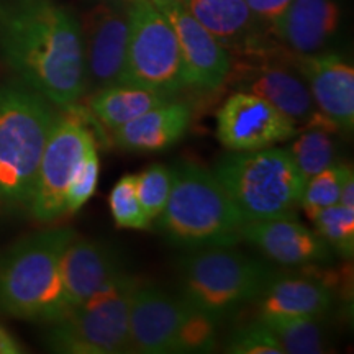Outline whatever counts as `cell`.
<instances>
[{
    "label": "cell",
    "instance_id": "31",
    "mask_svg": "<svg viewBox=\"0 0 354 354\" xmlns=\"http://www.w3.org/2000/svg\"><path fill=\"white\" fill-rule=\"evenodd\" d=\"M100 174L99 149H94L82 159L66 194V214H76L91 201L97 190Z\"/></svg>",
    "mask_w": 354,
    "mask_h": 354
},
{
    "label": "cell",
    "instance_id": "23",
    "mask_svg": "<svg viewBox=\"0 0 354 354\" xmlns=\"http://www.w3.org/2000/svg\"><path fill=\"white\" fill-rule=\"evenodd\" d=\"M272 331L284 353L320 354L326 351L322 317H258Z\"/></svg>",
    "mask_w": 354,
    "mask_h": 354
},
{
    "label": "cell",
    "instance_id": "19",
    "mask_svg": "<svg viewBox=\"0 0 354 354\" xmlns=\"http://www.w3.org/2000/svg\"><path fill=\"white\" fill-rule=\"evenodd\" d=\"M190 122L189 104L169 99L112 131L113 141L128 153H161L184 138Z\"/></svg>",
    "mask_w": 354,
    "mask_h": 354
},
{
    "label": "cell",
    "instance_id": "34",
    "mask_svg": "<svg viewBox=\"0 0 354 354\" xmlns=\"http://www.w3.org/2000/svg\"><path fill=\"white\" fill-rule=\"evenodd\" d=\"M338 203H342L344 207H353L354 209V174L348 176V179L344 180Z\"/></svg>",
    "mask_w": 354,
    "mask_h": 354
},
{
    "label": "cell",
    "instance_id": "20",
    "mask_svg": "<svg viewBox=\"0 0 354 354\" xmlns=\"http://www.w3.org/2000/svg\"><path fill=\"white\" fill-rule=\"evenodd\" d=\"M339 20L335 0H294L271 32L292 55H313L335 37Z\"/></svg>",
    "mask_w": 354,
    "mask_h": 354
},
{
    "label": "cell",
    "instance_id": "4",
    "mask_svg": "<svg viewBox=\"0 0 354 354\" xmlns=\"http://www.w3.org/2000/svg\"><path fill=\"white\" fill-rule=\"evenodd\" d=\"M53 104L25 84L0 86V207H28L48 136Z\"/></svg>",
    "mask_w": 354,
    "mask_h": 354
},
{
    "label": "cell",
    "instance_id": "5",
    "mask_svg": "<svg viewBox=\"0 0 354 354\" xmlns=\"http://www.w3.org/2000/svg\"><path fill=\"white\" fill-rule=\"evenodd\" d=\"M245 221L294 216L305 179L282 148L240 151L221 158L214 169Z\"/></svg>",
    "mask_w": 354,
    "mask_h": 354
},
{
    "label": "cell",
    "instance_id": "24",
    "mask_svg": "<svg viewBox=\"0 0 354 354\" xmlns=\"http://www.w3.org/2000/svg\"><path fill=\"white\" fill-rule=\"evenodd\" d=\"M333 135L335 131L326 130V128L312 127L302 128L294 136L295 140L292 141L287 151L290 153L305 183L310 177L335 165L336 141Z\"/></svg>",
    "mask_w": 354,
    "mask_h": 354
},
{
    "label": "cell",
    "instance_id": "15",
    "mask_svg": "<svg viewBox=\"0 0 354 354\" xmlns=\"http://www.w3.org/2000/svg\"><path fill=\"white\" fill-rule=\"evenodd\" d=\"M130 274L122 254L109 243L74 236L61 259V276L71 308L112 290Z\"/></svg>",
    "mask_w": 354,
    "mask_h": 354
},
{
    "label": "cell",
    "instance_id": "9",
    "mask_svg": "<svg viewBox=\"0 0 354 354\" xmlns=\"http://www.w3.org/2000/svg\"><path fill=\"white\" fill-rule=\"evenodd\" d=\"M120 84L171 99L189 87L174 30L151 0L130 2V33Z\"/></svg>",
    "mask_w": 354,
    "mask_h": 354
},
{
    "label": "cell",
    "instance_id": "29",
    "mask_svg": "<svg viewBox=\"0 0 354 354\" xmlns=\"http://www.w3.org/2000/svg\"><path fill=\"white\" fill-rule=\"evenodd\" d=\"M136 196L140 198L146 216L154 221L165 210L171 194L172 171L165 165H151L135 174Z\"/></svg>",
    "mask_w": 354,
    "mask_h": 354
},
{
    "label": "cell",
    "instance_id": "18",
    "mask_svg": "<svg viewBox=\"0 0 354 354\" xmlns=\"http://www.w3.org/2000/svg\"><path fill=\"white\" fill-rule=\"evenodd\" d=\"M241 240L254 246L272 263L300 268L326 263L331 250L325 241L295 216L246 221Z\"/></svg>",
    "mask_w": 354,
    "mask_h": 354
},
{
    "label": "cell",
    "instance_id": "28",
    "mask_svg": "<svg viewBox=\"0 0 354 354\" xmlns=\"http://www.w3.org/2000/svg\"><path fill=\"white\" fill-rule=\"evenodd\" d=\"M109 209L118 228L148 230L151 225L136 196L135 174H125L117 180L109 194Z\"/></svg>",
    "mask_w": 354,
    "mask_h": 354
},
{
    "label": "cell",
    "instance_id": "7",
    "mask_svg": "<svg viewBox=\"0 0 354 354\" xmlns=\"http://www.w3.org/2000/svg\"><path fill=\"white\" fill-rule=\"evenodd\" d=\"M57 113L44 146L35 179L30 214L39 223H51L66 215V194L82 159L97 148L95 118L77 102ZM102 133V131H100Z\"/></svg>",
    "mask_w": 354,
    "mask_h": 354
},
{
    "label": "cell",
    "instance_id": "35",
    "mask_svg": "<svg viewBox=\"0 0 354 354\" xmlns=\"http://www.w3.org/2000/svg\"><path fill=\"white\" fill-rule=\"evenodd\" d=\"M127 2H136V0H127Z\"/></svg>",
    "mask_w": 354,
    "mask_h": 354
},
{
    "label": "cell",
    "instance_id": "26",
    "mask_svg": "<svg viewBox=\"0 0 354 354\" xmlns=\"http://www.w3.org/2000/svg\"><path fill=\"white\" fill-rule=\"evenodd\" d=\"M351 174V166L333 165L318 172L313 177H310L307 183H305L299 203V207H302L304 214L312 220L320 210L338 203L344 180Z\"/></svg>",
    "mask_w": 354,
    "mask_h": 354
},
{
    "label": "cell",
    "instance_id": "6",
    "mask_svg": "<svg viewBox=\"0 0 354 354\" xmlns=\"http://www.w3.org/2000/svg\"><path fill=\"white\" fill-rule=\"evenodd\" d=\"M179 272L180 297L221 322L254 302L276 271L233 248H209L184 254Z\"/></svg>",
    "mask_w": 354,
    "mask_h": 354
},
{
    "label": "cell",
    "instance_id": "11",
    "mask_svg": "<svg viewBox=\"0 0 354 354\" xmlns=\"http://www.w3.org/2000/svg\"><path fill=\"white\" fill-rule=\"evenodd\" d=\"M274 56V55H272ZM272 56L259 59H238L230 73L236 74L238 91L264 99L302 128L320 127L338 133V127L317 109L302 76L286 66L274 63Z\"/></svg>",
    "mask_w": 354,
    "mask_h": 354
},
{
    "label": "cell",
    "instance_id": "14",
    "mask_svg": "<svg viewBox=\"0 0 354 354\" xmlns=\"http://www.w3.org/2000/svg\"><path fill=\"white\" fill-rule=\"evenodd\" d=\"M194 19L227 50L240 59L271 56V28L264 25L245 0H180Z\"/></svg>",
    "mask_w": 354,
    "mask_h": 354
},
{
    "label": "cell",
    "instance_id": "22",
    "mask_svg": "<svg viewBox=\"0 0 354 354\" xmlns=\"http://www.w3.org/2000/svg\"><path fill=\"white\" fill-rule=\"evenodd\" d=\"M169 99L171 97L148 88L118 84L92 92L87 102V110L97 122L115 131Z\"/></svg>",
    "mask_w": 354,
    "mask_h": 354
},
{
    "label": "cell",
    "instance_id": "21",
    "mask_svg": "<svg viewBox=\"0 0 354 354\" xmlns=\"http://www.w3.org/2000/svg\"><path fill=\"white\" fill-rule=\"evenodd\" d=\"M258 302V317H323L333 305V292L308 276L274 272Z\"/></svg>",
    "mask_w": 354,
    "mask_h": 354
},
{
    "label": "cell",
    "instance_id": "27",
    "mask_svg": "<svg viewBox=\"0 0 354 354\" xmlns=\"http://www.w3.org/2000/svg\"><path fill=\"white\" fill-rule=\"evenodd\" d=\"M218 323L215 317L202 312L192 305L177 333L172 354L212 353L216 348Z\"/></svg>",
    "mask_w": 354,
    "mask_h": 354
},
{
    "label": "cell",
    "instance_id": "33",
    "mask_svg": "<svg viewBox=\"0 0 354 354\" xmlns=\"http://www.w3.org/2000/svg\"><path fill=\"white\" fill-rule=\"evenodd\" d=\"M21 353L20 344L15 342V338L0 326V354H17Z\"/></svg>",
    "mask_w": 354,
    "mask_h": 354
},
{
    "label": "cell",
    "instance_id": "17",
    "mask_svg": "<svg viewBox=\"0 0 354 354\" xmlns=\"http://www.w3.org/2000/svg\"><path fill=\"white\" fill-rule=\"evenodd\" d=\"M294 66L307 84L317 109L338 127L354 128V68L336 53L292 55Z\"/></svg>",
    "mask_w": 354,
    "mask_h": 354
},
{
    "label": "cell",
    "instance_id": "12",
    "mask_svg": "<svg viewBox=\"0 0 354 354\" xmlns=\"http://www.w3.org/2000/svg\"><path fill=\"white\" fill-rule=\"evenodd\" d=\"M297 133V123L245 91L230 95L216 112V138L232 153L271 148Z\"/></svg>",
    "mask_w": 354,
    "mask_h": 354
},
{
    "label": "cell",
    "instance_id": "2",
    "mask_svg": "<svg viewBox=\"0 0 354 354\" xmlns=\"http://www.w3.org/2000/svg\"><path fill=\"white\" fill-rule=\"evenodd\" d=\"M71 228H53L13 243L0 254V313L28 322L55 323L71 312L61 259Z\"/></svg>",
    "mask_w": 354,
    "mask_h": 354
},
{
    "label": "cell",
    "instance_id": "16",
    "mask_svg": "<svg viewBox=\"0 0 354 354\" xmlns=\"http://www.w3.org/2000/svg\"><path fill=\"white\" fill-rule=\"evenodd\" d=\"M190 305L184 297L167 294L159 286L140 282L131 299V353L172 354Z\"/></svg>",
    "mask_w": 354,
    "mask_h": 354
},
{
    "label": "cell",
    "instance_id": "3",
    "mask_svg": "<svg viewBox=\"0 0 354 354\" xmlns=\"http://www.w3.org/2000/svg\"><path fill=\"white\" fill-rule=\"evenodd\" d=\"M171 171L169 198L154 220L159 232L185 251L238 245L246 221L214 171L189 159L176 161Z\"/></svg>",
    "mask_w": 354,
    "mask_h": 354
},
{
    "label": "cell",
    "instance_id": "1",
    "mask_svg": "<svg viewBox=\"0 0 354 354\" xmlns=\"http://www.w3.org/2000/svg\"><path fill=\"white\" fill-rule=\"evenodd\" d=\"M0 56L53 105L68 107L86 95L79 20L57 0H0Z\"/></svg>",
    "mask_w": 354,
    "mask_h": 354
},
{
    "label": "cell",
    "instance_id": "13",
    "mask_svg": "<svg viewBox=\"0 0 354 354\" xmlns=\"http://www.w3.org/2000/svg\"><path fill=\"white\" fill-rule=\"evenodd\" d=\"M166 17L179 43L189 87L212 92L228 81L232 56L207 32L180 0H151Z\"/></svg>",
    "mask_w": 354,
    "mask_h": 354
},
{
    "label": "cell",
    "instance_id": "32",
    "mask_svg": "<svg viewBox=\"0 0 354 354\" xmlns=\"http://www.w3.org/2000/svg\"><path fill=\"white\" fill-rule=\"evenodd\" d=\"M250 10L269 28L284 15L294 0H245Z\"/></svg>",
    "mask_w": 354,
    "mask_h": 354
},
{
    "label": "cell",
    "instance_id": "10",
    "mask_svg": "<svg viewBox=\"0 0 354 354\" xmlns=\"http://www.w3.org/2000/svg\"><path fill=\"white\" fill-rule=\"evenodd\" d=\"M87 91L122 82L130 33V2L102 0L79 20Z\"/></svg>",
    "mask_w": 354,
    "mask_h": 354
},
{
    "label": "cell",
    "instance_id": "30",
    "mask_svg": "<svg viewBox=\"0 0 354 354\" xmlns=\"http://www.w3.org/2000/svg\"><path fill=\"white\" fill-rule=\"evenodd\" d=\"M225 351L232 354H286L269 326L259 318L234 330L225 343Z\"/></svg>",
    "mask_w": 354,
    "mask_h": 354
},
{
    "label": "cell",
    "instance_id": "8",
    "mask_svg": "<svg viewBox=\"0 0 354 354\" xmlns=\"http://www.w3.org/2000/svg\"><path fill=\"white\" fill-rule=\"evenodd\" d=\"M140 279L127 274L118 286L73 308L46 331V346L63 354L131 353L130 310Z\"/></svg>",
    "mask_w": 354,
    "mask_h": 354
},
{
    "label": "cell",
    "instance_id": "25",
    "mask_svg": "<svg viewBox=\"0 0 354 354\" xmlns=\"http://www.w3.org/2000/svg\"><path fill=\"white\" fill-rule=\"evenodd\" d=\"M313 230L331 251L344 259L354 254V209L342 203L326 207L312 218Z\"/></svg>",
    "mask_w": 354,
    "mask_h": 354
}]
</instances>
